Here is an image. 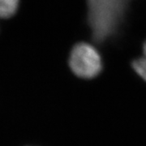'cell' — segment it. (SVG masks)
Masks as SVG:
<instances>
[{
	"instance_id": "cell-1",
	"label": "cell",
	"mask_w": 146,
	"mask_h": 146,
	"mask_svg": "<svg viewBox=\"0 0 146 146\" xmlns=\"http://www.w3.org/2000/svg\"><path fill=\"white\" fill-rule=\"evenodd\" d=\"M131 0H86L92 41L102 46L119 36Z\"/></svg>"
},
{
	"instance_id": "cell-2",
	"label": "cell",
	"mask_w": 146,
	"mask_h": 146,
	"mask_svg": "<svg viewBox=\"0 0 146 146\" xmlns=\"http://www.w3.org/2000/svg\"><path fill=\"white\" fill-rule=\"evenodd\" d=\"M68 64L73 74L82 79L97 77L103 68L99 51L89 42L75 44L70 52Z\"/></svg>"
},
{
	"instance_id": "cell-3",
	"label": "cell",
	"mask_w": 146,
	"mask_h": 146,
	"mask_svg": "<svg viewBox=\"0 0 146 146\" xmlns=\"http://www.w3.org/2000/svg\"><path fill=\"white\" fill-rule=\"evenodd\" d=\"M20 0H0V18L8 19L16 13Z\"/></svg>"
},
{
	"instance_id": "cell-4",
	"label": "cell",
	"mask_w": 146,
	"mask_h": 146,
	"mask_svg": "<svg viewBox=\"0 0 146 146\" xmlns=\"http://www.w3.org/2000/svg\"><path fill=\"white\" fill-rule=\"evenodd\" d=\"M131 67L135 72L143 79L145 81H146V57L142 56V57L134 59L131 62Z\"/></svg>"
},
{
	"instance_id": "cell-5",
	"label": "cell",
	"mask_w": 146,
	"mask_h": 146,
	"mask_svg": "<svg viewBox=\"0 0 146 146\" xmlns=\"http://www.w3.org/2000/svg\"><path fill=\"white\" fill-rule=\"evenodd\" d=\"M143 55L146 57V41L143 44Z\"/></svg>"
}]
</instances>
